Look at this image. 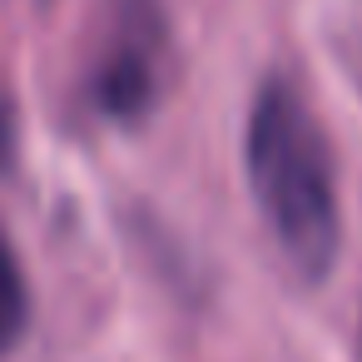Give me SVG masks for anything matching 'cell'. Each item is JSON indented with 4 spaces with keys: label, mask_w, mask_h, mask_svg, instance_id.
I'll return each mask as SVG.
<instances>
[{
    "label": "cell",
    "mask_w": 362,
    "mask_h": 362,
    "mask_svg": "<svg viewBox=\"0 0 362 362\" xmlns=\"http://www.w3.org/2000/svg\"><path fill=\"white\" fill-rule=\"evenodd\" d=\"M25 322H30V293H25V278H21L11 243L0 238V352L21 342Z\"/></svg>",
    "instance_id": "obj_3"
},
{
    "label": "cell",
    "mask_w": 362,
    "mask_h": 362,
    "mask_svg": "<svg viewBox=\"0 0 362 362\" xmlns=\"http://www.w3.org/2000/svg\"><path fill=\"white\" fill-rule=\"evenodd\" d=\"M6 144H11V110L0 105V159H6Z\"/></svg>",
    "instance_id": "obj_4"
},
{
    "label": "cell",
    "mask_w": 362,
    "mask_h": 362,
    "mask_svg": "<svg viewBox=\"0 0 362 362\" xmlns=\"http://www.w3.org/2000/svg\"><path fill=\"white\" fill-rule=\"evenodd\" d=\"M95 100L115 119H139L149 110V100H154V65H149V55L139 45H129V40L119 50H110V60L95 75Z\"/></svg>",
    "instance_id": "obj_2"
},
{
    "label": "cell",
    "mask_w": 362,
    "mask_h": 362,
    "mask_svg": "<svg viewBox=\"0 0 362 362\" xmlns=\"http://www.w3.org/2000/svg\"><path fill=\"white\" fill-rule=\"evenodd\" d=\"M248 184L303 278H322L337 253V189L317 119L293 85L268 80L248 115Z\"/></svg>",
    "instance_id": "obj_1"
}]
</instances>
